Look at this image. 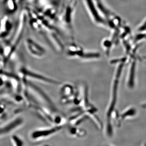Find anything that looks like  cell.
<instances>
[{"mask_svg":"<svg viewBox=\"0 0 146 146\" xmlns=\"http://www.w3.org/2000/svg\"><path fill=\"white\" fill-rule=\"evenodd\" d=\"M124 63L125 62H122V63H120L117 72H116L115 79L113 81V85H112L110 103L108 106L107 113H106L107 122H106V133L109 136H112V133H113V129H112L111 120H112V115L114 113L115 106H116V102H117L119 80L120 77L121 76L123 66H124Z\"/></svg>","mask_w":146,"mask_h":146,"instance_id":"1","label":"cell"},{"mask_svg":"<svg viewBox=\"0 0 146 146\" xmlns=\"http://www.w3.org/2000/svg\"><path fill=\"white\" fill-rule=\"evenodd\" d=\"M64 124L56 125L54 126L35 131L31 134V137L33 139H44L53 135L54 133L60 131L64 127Z\"/></svg>","mask_w":146,"mask_h":146,"instance_id":"2","label":"cell"},{"mask_svg":"<svg viewBox=\"0 0 146 146\" xmlns=\"http://www.w3.org/2000/svg\"><path fill=\"white\" fill-rule=\"evenodd\" d=\"M21 71L25 75L33 78L37 80H39V81L43 82L45 83L54 84H59L58 82L52 79L49 78L45 76L41 75V74H37V73L31 72V71L28 70L26 69H23Z\"/></svg>","mask_w":146,"mask_h":146,"instance_id":"3","label":"cell"},{"mask_svg":"<svg viewBox=\"0 0 146 146\" xmlns=\"http://www.w3.org/2000/svg\"><path fill=\"white\" fill-rule=\"evenodd\" d=\"M68 132L72 136L77 137H84L86 134V131L76 126H71L68 129Z\"/></svg>","mask_w":146,"mask_h":146,"instance_id":"4","label":"cell"},{"mask_svg":"<svg viewBox=\"0 0 146 146\" xmlns=\"http://www.w3.org/2000/svg\"><path fill=\"white\" fill-rule=\"evenodd\" d=\"M23 122V120L21 119H18L12 122L5 127L0 129V134H4L9 132L11 130L17 127Z\"/></svg>","mask_w":146,"mask_h":146,"instance_id":"5","label":"cell"},{"mask_svg":"<svg viewBox=\"0 0 146 146\" xmlns=\"http://www.w3.org/2000/svg\"><path fill=\"white\" fill-rule=\"evenodd\" d=\"M136 113V111L135 109L133 108H130L127 110L126 111H125L121 115V119L120 120V122L123 121V119L128 117H132L135 115Z\"/></svg>","mask_w":146,"mask_h":146,"instance_id":"6","label":"cell"},{"mask_svg":"<svg viewBox=\"0 0 146 146\" xmlns=\"http://www.w3.org/2000/svg\"><path fill=\"white\" fill-rule=\"evenodd\" d=\"M13 139H14V141L16 142V144H17V145L21 146L23 145V143H22V141L21 140H19V138H17L16 136H14Z\"/></svg>","mask_w":146,"mask_h":146,"instance_id":"7","label":"cell"},{"mask_svg":"<svg viewBox=\"0 0 146 146\" xmlns=\"http://www.w3.org/2000/svg\"><path fill=\"white\" fill-rule=\"evenodd\" d=\"M144 38H146V34H140L136 36V41H139V40L144 39Z\"/></svg>","mask_w":146,"mask_h":146,"instance_id":"8","label":"cell"},{"mask_svg":"<svg viewBox=\"0 0 146 146\" xmlns=\"http://www.w3.org/2000/svg\"><path fill=\"white\" fill-rule=\"evenodd\" d=\"M146 29V21H145L143 24L141 25V26L139 27V31H144Z\"/></svg>","mask_w":146,"mask_h":146,"instance_id":"9","label":"cell"}]
</instances>
